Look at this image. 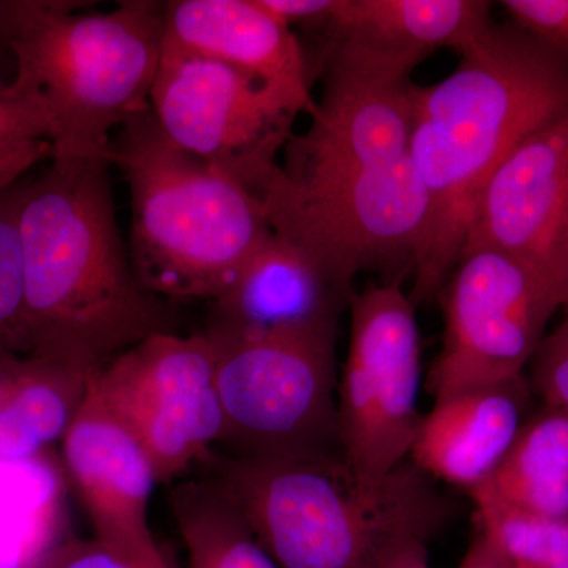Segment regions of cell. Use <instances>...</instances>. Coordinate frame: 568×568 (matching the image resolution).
Listing matches in <instances>:
<instances>
[{
    "instance_id": "cell-32",
    "label": "cell",
    "mask_w": 568,
    "mask_h": 568,
    "mask_svg": "<svg viewBox=\"0 0 568 568\" xmlns=\"http://www.w3.org/2000/svg\"><path fill=\"white\" fill-rule=\"evenodd\" d=\"M13 70L14 74V63L13 59L10 58L9 52H7L6 48L0 44V89L3 88V85H7L6 80L7 74H9V71Z\"/></svg>"
},
{
    "instance_id": "cell-19",
    "label": "cell",
    "mask_w": 568,
    "mask_h": 568,
    "mask_svg": "<svg viewBox=\"0 0 568 568\" xmlns=\"http://www.w3.org/2000/svg\"><path fill=\"white\" fill-rule=\"evenodd\" d=\"M469 496L532 517L568 519V410L545 406L528 417L495 474Z\"/></svg>"
},
{
    "instance_id": "cell-4",
    "label": "cell",
    "mask_w": 568,
    "mask_h": 568,
    "mask_svg": "<svg viewBox=\"0 0 568 568\" xmlns=\"http://www.w3.org/2000/svg\"><path fill=\"white\" fill-rule=\"evenodd\" d=\"M197 466L280 568H381L428 544L455 514L409 458L383 477L362 474L339 452L244 458L212 448Z\"/></svg>"
},
{
    "instance_id": "cell-3",
    "label": "cell",
    "mask_w": 568,
    "mask_h": 568,
    "mask_svg": "<svg viewBox=\"0 0 568 568\" xmlns=\"http://www.w3.org/2000/svg\"><path fill=\"white\" fill-rule=\"evenodd\" d=\"M446 80L414 85L410 153L429 201L414 305L436 301L465 250L497 168L568 110V63L517 26L493 24Z\"/></svg>"
},
{
    "instance_id": "cell-25",
    "label": "cell",
    "mask_w": 568,
    "mask_h": 568,
    "mask_svg": "<svg viewBox=\"0 0 568 568\" xmlns=\"http://www.w3.org/2000/svg\"><path fill=\"white\" fill-rule=\"evenodd\" d=\"M50 141V123L39 99L7 84L0 89V151Z\"/></svg>"
},
{
    "instance_id": "cell-31",
    "label": "cell",
    "mask_w": 568,
    "mask_h": 568,
    "mask_svg": "<svg viewBox=\"0 0 568 568\" xmlns=\"http://www.w3.org/2000/svg\"><path fill=\"white\" fill-rule=\"evenodd\" d=\"M381 568H432L426 544H413L403 548Z\"/></svg>"
},
{
    "instance_id": "cell-9",
    "label": "cell",
    "mask_w": 568,
    "mask_h": 568,
    "mask_svg": "<svg viewBox=\"0 0 568 568\" xmlns=\"http://www.w3.org/2000/svg\"><path fill=\"white\" fill-rule=\"evenodd\" d=\"M151 111L168 140L231 175L260 200L304 110L224 63L164 50Z\"/></svg>"
},
{
    "instance_id": "cell-5",
    "label": "cell",
    "mask_w": 568,
    "mask_h": 568,
    "mask_svg": "<svg viewBox=\"0 0 568 568\" xmlns=\"http://www.w3.org/2000/svg\"><path fill=\"white\" fill-rule=\"evenodd\" d=\"M74 0H0L10 84L43 104L51 159L104 156L112 134L151 110L166 2L122 0L108 13Z\"/></svg>"
},
{
    "instance_id": "cell-21",
    "label": "cell",
    "mask_w": 568,
    "mask_h": 568,
    "mask_svg": "<svg viewBox=\"0 0 568 568\" xmlns=\"http://www.w3.org/2000/svg\"><path fill=\"white\" fill-rule=\"evenodd\" d=\"M474 504L478 526L515 568H568V519L532 517L491 500Z\"/></svg>"
},
{
    "instance_id": "cell-11",
    "label": "cell",
    "mask_w": 568,
    "mask_h": 568,
    "mask_svg": "<svg viewBox=\"0 0 568 568\" xmlns=\"http://www.w3.org/2000/svg\"><path fill=\"white\" fill-rule=\"evenodd\" d=\"M437 298L446 328L428 375L436 402L525 375L560 310L537 275L493 248L463 253Z\"/></svg>"
},
{
    "instance_id": "cell-16",
    "label": "cell",
    "mask_w": 568,
    "mask_h": 568,
    "mask_svg": "<svg viewBox=\"0 0 568 568\" xmlns=\"http://www.w3.org/2000/svg\"><path fill=\"white\" fill-rule=\"evenodd\" d=\"M525 375L435 402L418 424L409 459L432 478L476 491L495 474L528 420Z\"/></svg>"
},
{
    "instance_id": "cell-23",
    "label": "cell",
    "mask_w": 568,
    "mask_h": 568,
    "mask_svg": "<svg viewBox=\"0 0 568 568\" xmlns=\"http://www.w3.org/2000/svg\"><path fill=\"white\" fill-rule=\"evenodd\" d=\"M529 383L545 405L568 410V312L530 362Z\"/></svg>"
},
{
    "instance_id": "cell-29",
    "label": "cell",
    "mask_w": 568,
    "mask_h": 568,
    "mask_svg": "<svg viewBox=\"0 0 568 568\" xmlns=\"http://www.w3.org/2000/svg\"><path fill=\"white\" fill-rule=\"evenodd\" d=\"M51 156L50 141H33L18 148L3 149L0 151V186L17 181L43 160H51Z\"/></svg>"
},
{
    "instance_id": "cell-17",
    "label": "cell",
    "mask_w": 568,
    "mask_h": 568,
    "mask_svg": "<svg viewBox=\"0 0 568 568\" xmlns=\"http://www.w3.org/2000/svg\"><path fill=\"white\" fill-rule=\"evenodd\" d=\"M484 0H336L321 29L343 39L420 63L440 48L465 50L493 26Z\"/></svg>"
},
{
    "instance_id": "cell-13",
    "label": "cell",
    "mask_w": 568,
    "mask_h": 568,
    "mask_svg": "<svg viewBox=\"0 0 568 568\" xmlns=\"http://www.w3.org/2000/svg\"><path fill=\"white\" fill-rule=\"evenodd\" d=\"M354 293L272 231L234 282L209 302L203 332L213 343L338 334Z\"/></svg>"
},
{
    "instance_id": "cell-18",
    "label": "cell",
    "mask_w": 568,
    "mask_h": 568,
    "mask_svg": "<svg viewBox=\"0 0 568 568\" xmlns=\"http://www.w3.org/2000/svg\"><path fill=\"white\" fill-rule=\"evenodd\" d=\"M91 376L31 355L0 361V459L29 462L62 443Z\"/></svg>"
},
{
    "instance_id": "cell-7",
    "label": "cell",
    "mask_w": 568,
    "mask_h": 568,
    "mask_svg": "<svg viewBox=\"0 0 568 568\" xmlns=\"http://www.w3.org/2000/svg\"><path fill=\"white\" fill-rule=\"evenodd\" d=\"M211 343L224 454L312 458L339 452L336 334Z\"/></svg>"
},
{
    "instance_id": "cell-30",
    "label": "cell",
    "mask_w": 568,
    "mask_h": 568,
    "mask_svg": "<svg viewBox=\"0 0 568 568\" xmlns=\"http://www.w3.org/2000/svg\"><path fill=\"white\" fill-rule=\"evenodd\" d=\"M458 568H515L503 547L480 529Z\"/></svg>"
},
{
    "instance_id": "cell-27",
    "label": "cell",
    "mask_w": 568,
    "mask_h": 568,
    "mask_svg": "<svg viewBox=\"0 0 568 568\" xmlns=\"http://www.w3.org/2000/svg\"><path fill=\"white\" fill-rule=\"evenodd\" d=\"M61 545L0 526V568H43Z\"/></svg>"
},
{
    "instance_id": "cell-28",
    "label": "cell",
    "mask_w": 568,
    "mask_h": 568,
    "mask_svg": "<svg viewBox=\"0 0 568 568\" xmlns=\"http://www.w3.org/2000/svg\"><path fill=\"white\" fill-rule=\"evenodd\" d=\"M256 2L286 28L304 26L310 31L320 32L331 20L336 0H256Z\"/></svg>"
},
{
    "instance_id": "cell-20",
    "label": "cell",
    "mask_w": 568,
    "mask_h": 568,
    "mask_svg": "<svg viewBox=\"0 0 568 568\" xmlns=\"http://www.w3.org/2000/svg\"><path fill=\"white\" fill-rule=\"evenodd\" d=\"M170 504L186 568H280L244 515L207 478L175 485Z\"/></svg>"
},
{
    "instance_id": "cell-24",
    "label": "cell",
    "mask_w": 568,
    "mask_h": 568,
    "mask_svg": "<svg viewBox=\"0 0 568 568\" xmlns=\"http://www.w3.org/2000/svg\"><path fill=\"white\" fill-rule=\"evenodd\" d=\"M514 24L568 63V0H504Z\"/></svg>"
},
{
    "instance_id": "cell-8",
    "label": "cell",
    "mask_w": 568,
    "mask_h": 568,
    "mask_svg": "<svg viewBox=\"0 0 568 568\" xmlns=\"http://www.w3.org/2000/svg\"><path fill=\"white\" fill-rule=\"evenodd\" d=\"M417 306L402 282L351 298L349 346L336 386V429L343 458L362 474L383 477L409 458L422 417Z\"/></svg>"
},
{
    "instance_id": "cell-1",
    "label": "cell",
    "mask_w": 568,
    "mask_h": 568,
    "mask_svg": "<svg viewBox=\"0 0 568 568\" xmlns=\"http://www.w3.org/2000/svg\"><path fill=\"white\" fill-rule=\"evenodd\" d=\"M321 95L260 201L275 234L354 291L355 276L413 271L429 201L410 153L418 63L324 39Z\"/></svg>"
},
{
    "instance_id": "cell-6",
    "label": "cell",
    "mask_w": 568,
    "mask_h": 568,
    "mask_svg": "<svg viewBox=\"0 0 568 568\" xmlns=\"http://www.w3.org/2000/svg\"><path fill=\"white\" fill-rule=\"evenodd\" d=\"M104 159L129 183L130 260L156 297L209 304L272 234L261 201L168 140L151 110L115 130Z\"/></svg>"
},
{
    "instance_id": "cell-22",
    "label": "cell",
    "mask_w": 568,
    "mask_h": 568,
    "mask_svg": "<svg viewBox=\"0 0 568 568\" xmlns=\"http://www.w3.org/2000/svg\"><path fill=\"white\" fill-rule=\"evenodd\" d=\"M26 174L0 186V357L26 355L24 268L20 237Z\"/></svg>"
},
{
    "instance_id": "cell-14",
    "label": "cell",
    "mask_w": 568,
    "mask_h": 568,
    "mask_svg": "<svg viewBox=\"0 0 568 568\" xmlns=\"http://www.w3.org/2000/svg\"><path fill=\"white\" fill-rule=\"evenodd\" d=\"M63 465L91 519L93 538L140 558L166 552L153 536L149 506L156 480L133 433L88 390L62 443Z\"/></svg>"
},
{
    "instance_id": "cell-10",
    "label": "cell",
    "mask_w": 568,
    "mask_h": 568,
    "mask_svg": "<svg viewBox=\"0 0 568 568\" xmlns=\"http://www.w3.org/2000/svg\"><path fill=\"white\" fill-rule=\"evenodd\" d=\"M148 452L159 485L197 466L222 440L216 354L201 334H156L123 351L89 384Z\"/></svg>"
},
{
    "instance_id": "cell-2",
    "label": "cell",
    "mask_w": 568,
    "mask_h": 568,
    "mask_svg": "<svg viewBox=\"0 0 568 568\" xmlns=\"http://www.w3.org/2000/svg\"><path fill=\"white\" fill-rule=\"evenodd\" d=\"M110 163L51 159L20 211L26 355L95 376L123 351L178 332V304L145 291L115 215Z\"/></svg>"
},
{
    "instance_id": "cell-12",
    "label": "cell",
    "mask_w": 568,
    "mask_h": 568,
    "mask_svg": "<svg viewBox=\"0 0 568 568\" xmlns=\"http://www.w3.org/2000/svg\"><path fill=\"white\" fill-rule=\"evenodd\" d=\"M474 248L514 257L568 312V110L526 138L489 179L463 253Z\"/></svg>"
},
{
    "instance_id": "cell-26",
    "label": "cell",
    "mask_w": 568,
    "mask_h": 568,
    "mask_svg": "<svg viewBox=\"0 0 568 568\" xmlns=\"http://www.w3.org/2000/svg\"><path fill=\"white\" fill-rule=\"evenodd\" d=\"M43 568H179L170 552L160 558H140L110 547L97 538L63 541Z\"/></svg>"
},
{
    "instance_id": "cell-15",
    "label": "cell",
    "mask_w": 568,
    "mask_h": 568,
    "mask_svg": "<svg viewBox=\"0 0 568 568\" xmlns=\"http://www.w3.org/2000/svg\"><path fill=\"white\" fill-rule=\"evenodd\" d=\"M164 50L186 52L250 74L312 111L313 70L301 41L256 0L166 2Z\"/></svg>"
}]
</instances>
